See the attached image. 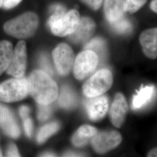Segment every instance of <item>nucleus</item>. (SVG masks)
Instances as JSON below:
<instances>
[{
	"instance_id": "nucleus-22",
	"label": "nucleus",
	"mask_w": 157,
	"mask_h": 157,
	"mask_svg": "<svg viewBox=\"0 0 157 157\" xmlns=\"http://www.w3.org/2000/svg\"><path fill=\"white\" fill-rule=\"evenodd\" d=\"M111 25L113 29L119 33H128L130 32L132 28V24L129 21L124 19V17L121 18L114 22L111 23Z\"/></svg>"
},
{
	"instance_id": "nucleus-14",
	"label": "nucleus",
	"mask_w": 157,
	"mask_h": 157,
	"mask_svg": "<svg viewBox=\"0 0 157 157\" xmlns=\"http://www.w3.org/2000/svg\"><path fill=\"white\" fill-rule=\"evenodd\" d=\"M140 43L146 56L155 59L157 56V29H148L141 34Z\"/></svg>"
},
{
	"instance_id": "nucleus-19",
	"label": "nucleus",
	"mask_w": 157,
	"mask_h": 157,
	"mask_svg": "<svg viewBox=\"0 0 157 157\" xmlns=\"http://www.w3.org/2000/svg\"><path fill=\"white\" fill-rule=\"evenodd\" d=\"M59 104L65 108H71L76 103V97L73 91L69 87L64 86L61 88L58 98Z\"/></svg>"
},
{
	"instance_id": "nucleus-32",
	"label": "nucleus",
	"mask_w": 157,
	"mask_h": 157,
	"mask_svg": "<svg viewBox=\"0 0 157 157\" xmlns=\"http://www.w3.org/2000/svg\"><path fill=\"white\" fill-rule=\"evenodd\" d=\"M148 157H157V148L153 149L150 152Z\"/></svg>"
},
{
	"instance_id": "nucleus-28",
	"label": "nucleus",
	"mask_w": 157,
	"mask_h": 157,
	"mask_svg": "<svg viewBox=\"0 0 157 157\" xmlns=\"http://www.w3.org/2000/svg\"><path fill=\"white\" fill-rule=\"evenodd\" d=\"M22 0H2V6L5 10H10L17 6Z\"/></svg>"
},
{
	"instance_id": "nucleus-34",
	"label": "nucleus",
	"mask_w": 157,
	"mask_h": 157,
	"mask_svg": "<svg viewBox=\"0 0 157 157\" xmlns=\"http://www.w3.org/2000/svg\"><path fill=\"white\" fill-rule=\"evenodd\" d=\"M42 156L43 157H54L55 155H54V154H53L52 153H46V154H43Z\"/></svg>"
},
{
	"instance_id": "nucleus-13",
	"label": "nucleus",
	"mask_w": 157,
	"mask_h": 157,
	"mask_svg": "<svg viewBox=\"0 0 157 157\" xmlns=\"http://www.w3.org/2000/svg\"><path fill=\"white\" fill-rule=\"evenodd\" d=\"M0 126L6 134L13 138L20 135V129L11 111L0 104Z\"/></svg>"
},
{
	"instance_id": "nucleus-20",
	"label": "nucleus",
	"mask_w": 157,
	"mask_h": 157,
	"mask_svg": "<svg viewBox=\"0 0 157 157\" xmlns=\"http://www.w3.org/2000/svg\"><path fill=\"white\" fill-rule=\"evenodd\" d=\"M86 50L93 51L98 56V58L103 60L106 56L107 48L105 41L101 38H95L91 40L85 45Z\"/></svg>"
},
{
	"instance_id": "nucleus-31",
	"label": "nucleus",
	"mask_w": 157,
	"mask_h": 157,
	"mask_svg": "<svg viewBox=\"0 0 157 157\" xmlns=\"http://www.w3.org/2000/svg\"><path fill=\"white\" fill-rule=\"evenodd\" d=\"M157 0H153L151 3V5H150V8L154 12H155V13L157 12Z\"/></svg>"
},
{
	"instance_id": "nucleus-25",
	"label": "nucleus",
	"mask_w": 157,
	"mask_h": 157,
	"mask_svg": "<svg viewBox=\"0 0 157 157\" xmlns=\"http://www.w3.org/2000/svg\"><path fill=\"white\" fill-rule=\"evenodd\" d=\"M39 63L41 67H42L43 71L48 73L49 75L53 74V71L51 67L50 62L45 55H41L39 59Z\"/></svg>"
},
{
	"instance_id": "nucleus-35",
	"label": "nucleus",
	"mask_w": 157,
	"mask_h": 157,
	"mask_svg": "<svg viewBox=\"0 0 157 157\" xmlns=\"http://www.w3.org/2000/svg\"><path fill=\"white\" fill-rule=\"evenodd\" d=\"M2 0H0V8L2 6Z\"/></svg>"
},
{
	"instance_id": "nucleus-10",
	"label": "nucleus",
	"mask_w": 157,
	"mask_h": 157,
	"mask_svg": "<svg viewBox=\"0 0 157 157\" xmlns=\"http://www.w3.org/2000/svg\"><path fill=\"white\" fill-rule=\"evenodd\" d=\"M85 106L89 118L93 121H98L103 118L108 109V101L105 96L89 97Z\"/></svg>"
},
{
	"instance_id": "nucleus-8",
	"label": "nucleus",
	"mask_w": 157,
	"mask_h": 157,
	"mask_svg": "<svg viewBox=\"0 0 157 157\" xmlns=\"http://www.w3.org/2000/svg\"><path fill=\"white\" fill-rule=\"evenodd\" d=\"M27 62L26 44L21 40L17 43L13 52L11 61L8 66L7 73L16 78H22L25 73Z\"/></svg>"
},
{
	"instance_id": "nucleus-30",
	"label": "nucleus",
	"mask_w": 157,
	"mask_h": 157,
	"mask_svg": "<svg viewBox=\"0 0 157 157\" xmlns=\"http://www.w3.org/2000/svg\"><path fill=\"white\" fill-rule=\"evenodd\" d=\"M29 112H30L29 108L25 105L22 106L19 109V114L22 119L29 117Z\"/></svg>"
},
{
	"instance_id": "nucleus-36",
	"label": "nucleus",
	"mask_w": 157,
	"mask_h": 157,
	"mask_svg": "<svg viewBox=\"0 0 157 157\" xmlns=\"http://www.w3.org/2000/svg\"><path fill=\"white\" fill-rule=\"evenodd\" d=\"M2 156V154H1V152L0 151V157H1Z\"/></svg>"
},
{
	"instance_id": "nucleus-3",
	"label": "nucleus",
	"mask_w": 157,
	"mask_h": 157,
	"mask_svg": "<svg viewBox=\"0 0 157 157\" xmlns=\"http://www.w3.org/2000/svg\"><path fill=\"white\" fill-rule=\"evenodd\" d=\"M80 14L77 10H73L65 13L62 17L51 16L48 25L52 33L59 37H65L73 33L78 26Z\"/></svg>"
},
{
	"instance_id": "nucleus-33",
	"label": "nucleus",
	"mask_w": 157,
	"mask_h": 157,
	"mask_svg": "<svg viewBox=\"0 0 157 157\" xmlns=\"http://www.w3.org/2000/svg\"><path fill=\"white\" fill-rule=\"evenodd\" d=\"M65 157H79L81 156L79 154H78L76 153H73V152H67L65 154Z\"/></svg>"
},
{
	"instance_id": "nucleus-15",
	"label": "nucleus",
	"mask_w": 157,
	"mask_h": 157,
	"mask_svg": "<svg viewBox=\"0 0 157 157\" xmlns=\"http://www.w3.org/2000/svg\"><path fill=\"white\" fill-rule=\"evenodd\" d=\"M124 0H105L104 11L108 21L113 23L123 17Z\"/></svg>"
},
{
	"instance_id": "nucleus-5",
	"label": "nucleus",
	"mask_w": 157,
	"mask_h": 157,
	"mask_svg": "<svg viewBox=\"0 0 157 157\" xmlns=\"http://www.w3.org/2000/svg\"><path fill=\"white\" fill-rule=\"evenodd\" d=\"M113 78L111 72L107 69H102L89 78L83 86L84 95L94 97L105 93L112 86Z\"/></svg>"
},
{
	"instance_id": "nucleus-26",
	"label": "nucleus",
	"mask_w": 157,
	"mask_h": 157,
	"mask_svg": "<svg viewBox=\"0 0 157 157\" xmlns=\"http://www.w3.org/2000/svg\"><path fill=\"white\" fill-rule=\"evenodd\" d=\"M23 126L25 133L29 137H30L33 133V122L32 121L29 117L23 119Z\"/></svg>"
},
{
	"instance_id": "nucleus-24",
	"label": "nucleus",
	"mask_w": 157,
	"mask_h": 157,
	"mask_svg": "<svg viewBox=\"0 0 157 157\" xmlns=\"http://www.w3.org/2000/svg\"><path fill=\"white\" fill-rule=\"evenodd\" d=\"M52 109L49 104H39L38 111V119L41 121H44L50 117Z\"/></svg>"
},
{
	"instance_id": "nucleus-2",
	"label": "nucleus",
	"mask_w": 157,
	"mask_h": 157,
	"mask_svg": "<svg viewBox=\"0 0 157 157\" xmlns=\"http://www.w3.org/2000/svg\"><path fill=\"white\" fill-rule=\"evenodd\" d=\"M39 17L33 12H27L4 25L6 33L17 39H27L33 36L39 26Z\"/></svg>"
},
{
	"instance_id": "nucleus-21",
	"label": "nucleus",
	"mask_w": 157,
	"mask_h": 157,
	"mask_svg": "<svg viewBox=\"0 0 157 157\" xmlns=\"http://www.w3.org/2000/svg\"><path fill=\"white\" fill-rule=\"evenodd\" d=\"M59 128V125L56 122H52L45 124L40 129L37 137V142L40 144L44 143L51 136L56 133Z\"/></svg>"
},
{
	"instance_id": "nucleus-12",
	"label": "nucleus",
	"mask_w": 157,
	"mask_h": 157,
	"mask_svg": "<svg viewBox=\"0 0 157 157\" xmlns=\"http://www.w3.org/2000/svg\"><path fill=\"white\" fill-rule=\"evenodd\" d=\"M128 112V104L122 94H117L111 107L109 115L112 124L119 128L124 124Z\"/></svg>"
},
{
	"instance_id": "nucleus-18",
	"label": "nucleus",
	"mask_w": 157,
	"mask_h": 157,
	"mask_svg": "<svg viewBox=\"0 0 157 157\" xmlns=\"http://www.w3.org/2000/svg\"><path fill=\"white\" fill-rule=\"evenodd\" d=\"M154 93V87L153 86H146L141 88L134 96L133 100V109H139L145 105L151 99Z\"/></svg>"
},
{
	"instance_id": "nucleus-16",
	"label": "nucleus",
	"mask_w": 157,
	"mask_h": 157,
	"mask_svg": "<svg viewBox=\"0 0 157 157\" xmlns=\"http://www.w3.org/2000/svg\"><path fill=\"white\" fill-rule=\"evenodd\" d=\"M97 133V131L94 127L89 125L82 126L73 135L72 142L76 147L85 146Z\"/></svg>"
},
{
	"instance_id": "nucleus-1",
	"label": "nucleus",
	"mask_w": 157,
	"mask_h": 157,
	"mask_svg": "<svg viewBox=\"0 0 157 157\" xmlns=\"http://www.w3.org/2000/svg\"><path fill=\"white\" fill-rule=\"evenodd\" d=\"M28 81L29 93L39 104H50L58 97L57 84L44 71H34Z\"/></svg>"
},
{
	"instance_id": "nucleus-11",
	"label": "nucleus",
	"mask_w": 157,
	"mask_h": 157,
	"mask_svg": "<svg viewBox=\"0 0 157 157\" xmlns=\"http://www.w3.org/2000/svg\"><path fill=\"white\" fill-rule=\"evenodd\" d=\"M94 21L89 17H83L80 19L78 26L73 33L69 36V39L76 43H82L89 39L94 33L95 29Z\"/></svg>"
},
{
	"instance_id": "nucleus-17",
	"label": "nucleus",
	"mask_w": 157,
	"mask_h": 157,
	"mask_svg": "<svg viewBox=\"0 0 157 157\" xmlns=\"http://www.w3.org/2000/svg\"><path fill=\"white\" fill-rule=\"evenodd\" d=\"M13 52V47L11 42L6 40L0 41V76L8 67Z\"/></svg>"
},
{
	"instance_id": "nucleus-6",
	"label": "nucleus",
	"mask_w": 157,
	"mask_h": 157,
	"mask_svg": "<svg viewBox=\"0 0 157 157\" xmlns=\"http://www.w3.org/2000/svg\"><path fill=\"white\" fill-rule=\"evenodd\" d=\"M99 58L93 51L85 50L76 57L73 64V74L76 78L82 80L95 71Z\"/></svg>"
},
{
	"instance_id": "nucleus-29",
	"label": "nucleus",
	"mask_w": 157,
	"mask_h": 157,
	"mask_svg": "<svg viewBox=\"0 0 157 157\" xmlns=\"http://www.w3.org/2000/svg\"><path fill=\"white\" fill-rule=\"evenodd\" d=\"M8 157H20L19 153L18 152L16 146L13 144H11L7 150Z\"/></svg>"
},
{
	"instance_id": "nucleus-23",
	"label": "nucleus",
	"mask_w": 157,
	"mask_h": 157,
	"mask_svg": "<svg viewBox=\"0 0 157 157\" xmlns=\"http://www.w3.org/2000/svg\"><path fill=\"white\" fill-rule=\"evenodd\" d=\"M147 2V0H124V12L135 13L139 11Z\"/></svg>"
},
{
	"instance_id": "nucleus-27",
	"label": "nucleus",
	"mask_w": 157,
	"mask_h": 157,
	"mask_svg": "<svg viewBox=\"0 0 157 157\" xmlns=\"http://www.w3.org/2000/svg\"><path fill=\"white\" fill-rule=\"evenodd\" d=\"M84 4L89 6L93 10H98L102 4V0H80Z\"/></svg>"
},
{
	"instance_id": "nucleus-9",
	"label": "nucleus",
	"mask_w": 157,
	"mask_h": 157,
	"mask_svg": "<svg viewBox=\"0 0 157 157\" xmlns=\"http://www.w3.org/2000/svg\"><path fill=\"white\" fill-rule=\"evenodd\" d=\"M121 141V136L117 132H105L97 133L93 138L92 144L95 151L104 154L117 147Z\"/></svg>"
},
{
	"instance_id": "nucleus-4",
	"label": "nucleus",
	"mask_w": 157,
	"mask_h": 157,
	"mask_svg": "<svg viewBox=\"0 0 157 157\" xmlns=\"http://www.w3.org/2000/svg\"><path fill=\"white\" fill-rule=\"evenodd\" d=\"M29 93L26 78H11L0 84V101L13 102L22 100Z\"/></svg>"
},
{
	"instance_id": "nucleus-7",
	"label": "nucleus",
	"mask_w": 157,
	"mask_h": 157,
	"mask_svg": "<svg viewBox=\"0 0 157 157\" xmlns=\"http://www.w3.org/2000/svg\"><path fill=\"white\" fill-rule=\"evenodd\" d=\"M52 57L58 72L67 75L73 67L75 54L72 49L65 43L58 45L52 51Z\"/></svg>"
}]
</instances>
